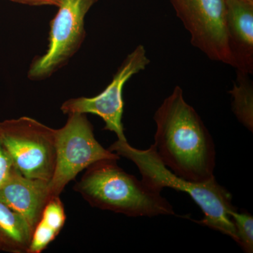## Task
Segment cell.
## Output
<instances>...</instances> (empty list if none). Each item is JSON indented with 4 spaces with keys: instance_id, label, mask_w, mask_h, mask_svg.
<instances>
[{
    "instance_id": "obj_3",
    "label": "cell",
    "mask_w": 253,
    "mask_h": 253,
    "mask_svg": "<svg viewBox=\"0 0 253 253\" xmlns=\"http://www.w3.org/2000/svg\"><path fill=\"white\" fill-rule=\"evenodd\" d=\"M73 189L92 207L128 217L175 214L161 191L126 173L116 160H102L91 165Z\"/></svg>"
},
{
    "instance_id": "obj_2",
    "label": "cell",
    "mask_w": 253,
    "mask_h": 253,
    "mask_svg": "<svg viewBox=\"0 0 253 253\" xmlns=\"http://www.w3.org/2000/svg\"><path fill=\"white\" fill-rule=\"evenodd\" d=\"M109 150L134 163L142 176L141 180L152 189L162 191L164 188H171L189 194L204 214L202 219L195 221L238 243L230 216L231 211L236 209L232 204V196L214 176L205 182H195L176 175L163 164L153 144L148 149L141 150L133 147L127 141L118 139Z\"/></svg>"
},
{
    "instance_id": "obj_15",
    "label": "cell",
    "mask_w": 253,
    "mask_h": 253,
    "mask_svg": "<svg viewBox=\"0 0 253 253\" xmlns=\"http://www.w3.org/2000/svg\"><path fill=\"white\" fill-rule=\"evenodd\" d=\"M9 155L5 151L0 139V188L15 170Z\"/></svg>"
},
{
    "instance_id": "obj_14",
    "label": "cell",
    "mask_w": 253,
    "mask_h": 253,
    "mask_svg": "<svg viewBox=\"0 0 253 253\" xmlns=\"http://www.w3.org/2000/svg\"><path fill=\"white\" fill-rule=\"evenodd\" d=\"M230 216L237 234V244L245 253L253 252V217L250 213L236 210L231 211Z\"/></svg>"
},
{
    "instance_id": "obj_17",
    "label": "cell",
    "mask_w": 253,
    "mask_h": 253,
    "mask_svg": "<svg viewBox=\"0 0 253 253\" xmlns=\"http://www.w3.org/2000/svg\"><path fill=\"white\" fill-rule=\"evenodd\" d=\"M246 1H252L253 2V0H246Z\"/></svg>"
},
{
    "instance_id": "obj_12",
    "label": "cell",
    "mask_w": 253,
    "mask_h": 253,
    "mask_svg": "<svg viewBox=\"0 0 253 253\" xmlns=\"http://www.w3.org/2000/svg\"><path fill=\"white\" fill-rule=\"evenodd\" d=\"M64 206L59 196H53L46 204L34 230L28 253H41L59 235L66 222Z\"/></svg>"
},
{
    "instance_id": "obj_13",
    "label": "cell",
    "mask_w": 253,
    "mask_h": 253,
    "mask_svg": "<svg viewBox=\"0 0 253 253\" xmlns=\"http://www.w3.org/2000/svg\"><path fill=\"white\" fill-rule=\"evenodd\" d=\"M236 79L231 94V109L238 121L249 131H253V84L250 75L236 71Z\"/></svg>"
},
{
    "instance_id": "obj_10",
    "label": "cell",
    "mask_w": 253,
    "mask_h": 253,
    "mask_svg": "<svg viewBox=\"0 0 253 253\" xmlns=\"http://www.w3.org/2000/svg\"><path fill=\"white\" fill-rule=\"evenodd\" d=\"M228 46L236 71L253 73V2L226 0Z\"/></svg>"
},
{
    "instance_id": "obj_6",
    "label": "cell",
    "mask_w": 253,
    "mask_h": 253,
    "mask_svg": "<svg viewBox=\"0 0 253 253\" xmlns=\"http://www.w3.org/2000/svg\"><path fill=\"white\" fill-rule=\"evenodd\" d=\"M98 0H62L50 22L49 44L44 54L35 58L28 72L31 81H44L78 52L86 37L84 19Z\"/></svg>"
},
{
    "instance_id": "obj_1",
    "label": "cell",
    "mask_w": 253,
    "mask_h": 253,
    "mask_svg": "<svg viewBox=\"0 0 253 253\" xmlns=\"http://www.w3.org/2000/svg\"><path fill=\"white\" fill-rule=\"evenodd\" d=\"M154 147L163 164L181 178L205 182L214 177L216 150L196 110L176 86L156 110Z\"/></svg>"
},
{
    "instance_id": "obj_5",
    "label": "cell",
    "mask_w": 253,
    "mask_h": 253,
    "mask_svg": "<svg viewBox=\"0 0 253 253\" xmlns=\"http://www.w3.org/2000/svg\"><path fill=\"white\" fill-rule=\"evenodd\" d=\"M56 166L49 182L53 196H59L70 181L94 163L121 158L96 140L94 127L84 113L68 115L65 126L56 129Z\"/></svg>"
},
{
    "instance_id": "obj_7",
    "label": "cell",
    "mask_w": 253,
    "mask_h": 253,
    "mask_svg": "<svg viewBox=\"0 0 253 253\" xmlns=\"http://www.w3.org/2000/svg\"><path fill=\"white\" fill-rule=\"evenodd\" d=\"M191 36L193 46L208 59L229 65L233 59L226 34V0H169Z\"/></svg>"
},
{
    "instance_id": "obj_11",
    "label": "cell",
    "mask_w": 253,
    "mask_h": 253,
    "mask_svg": "<svg viewBox=\"0 0 253 253\" xmlns=\"http://www.w3.org/2000/svg\"><path fill=\"white\" fill-rule=\"evenodd\" d=\"M33 230L17 212L0 201V251L28 253Z\"/></svg>"
},
{
    "instance_id": "obj_8",
    "label": "cell",
    "mask_w": 253,
    "mask_h": 253,
    "mask_svg": "<svg viewBox=\"0 0 253 253\" xmlns=\"http://www.w3.org/2000/svg\"><path fill=\"white\" fill-rule=\"evenodd\" d=\"M150 63L143 45H138L126 56L104 90L93 97L72 98L61 105L63 114L79 113L96 115L105 123L104 129L113 131L118 140L126 141L122 122L124 101L123 88L134 75L144 71Z\"/></svg>"
},
{
    "instance_id": "obj_4",
    "label": "cell",
    "mask_w": 253,
    "mask_h": 253,
    "mask_svg": "<svg viewBox=\"0 0 253 253\" xmlns=\"http://www.w3.org/2000/svg\"><path fill=\"white\" fill-rule=\"evenodd\" d=\"M0 139L18 172L50 182L56 166V129L23 116L0 122Z\"/></svg>"
},
{
    "instance_id": "obj_16",
    "label": "cell",
    "mask_w": 253,
    "mask_h": 253,
    "mask_svg": "<svg viewBox=\"0 0 253 253\" xmlns=\"http://www.w3.org/2000/svg\"><path fill=\"white\" fill-rule=\"evenodd\" d=\"M13 2L18 4L30 5V6H59L61 4L62 0H9Z\"/></svg>"
},
{
    "instance_id": "obj_9",
    "label": "cell",
    "mask_w": 253,
    "mask_h": 253,
    "mask_svg": "<svg viewBox=\"0 0 253 253\" xmlns=\"http://www.w3.org/2000/svg\"><path fill=\"white\" fill-rule=\"evenodd\" d=\"M52 197L49 181L26 177L16 169L0 188V201L24 218L33 232Z\"/></svg>"
}]
</instances>
